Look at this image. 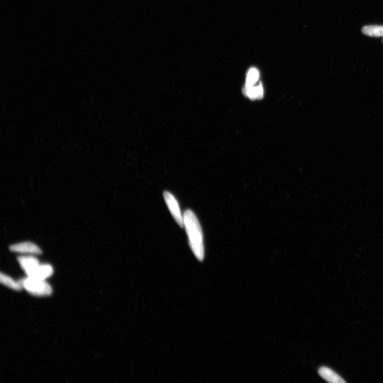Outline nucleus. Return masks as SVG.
<instances>
[{
  "label": "nucleus",
  "mask_w": 383,
  "mask_h": 383,
  "mask_svg": "<svg viewBox=\"0 0 383 383\" xmlns=\"http://www.w3.org/2000/svg\"><path fill=\"white\" fill-rule=\"evenodd\" d=\"M183 217L190 247L197 259L202 261L204 249L202 231L199 222L193 211L190 210H187L184 213Z\"/></svg>",
  "instance_id": "1"
},
{
  "label": "nucleus",
  "mask_w": 383,
  "mask_h": 383,
  "mask_svg": "<svg viewBox=\"0 0 383 383\" xmlns=\"http://www.w3.org/2000/svg\"><path fill=\"white\" fill-rule=\"evenodd\" d=\"M259 71L255 68H250L248 72L245 87H250L255 85L259 79Z\"/></svg>",
  "instance_id": "11"
},
{
  "label": "nucleus",
  "mask_w": 383,
  "mask_h": 383,
  "mask_svg": "<svg viewBox=\"0 0 383 383\" xmlns=\"http://www.w3.org/2000/svg\"><path fill=\"white\" fill-rule=\"evenodd\" d=\"M0 281H1V283L2 285L12 289L20 290L23 289L22 286L19 281H16L12 279L11 277L3 274L2 273H1V275H0Z\"/></svg>",
  "instance_id": "10"
},
{
  "label": "nucleus",
  "mask_w": 383,
  "mask_h": 383,
  "mask_svg": "<svg viewBox=\"0 0 383 383\" xmlns=\"http://www.w3.org/2000/svg\"><path fill=\"white\" fill-rule=\"evenodd\" d=\"M163 197L165 202H166L168 208L170 211L171 215L178 224L183 227L184 226V217L182 215L181 211L176 198L174 195L165 191L163 193Z\"/></svg>",
  "instance_id": "3"
},
{
  "label": "nucleus",
  "mask_w": 383,
  "mask_h": 383,
  "mask_svg": "<svg viewBox=\"0 0 383 383\" xmlns=\"http://www.w3.org/2000/svg\"><path fill=\"white\" fill-rule=\"evenodd\" d=\"M319 373L321 377L331 383H345L346 381L338 374L335 373L329 368L322 367L319 368Z\"/></svg>",
  "instance_id": "6"
},
{
  "label": "nucleus",
  "mask_w": 383,
  "mask_h": 383,
  "mask_svg": "<svg viewBox=\"0 0 383 383\" xmlns=\"http://www.w3.org/2000/svg\"><path fill=\"white\" fill-rule=\"evenodd\" d=\"M361 31L363 34L368 36L374 37H383V26H366L362 29Z\"/></svg>",
  "instance_id": "9"
},
{
  "label": "nucleus",
  "mask_w": 383,
  "mask_h": 383,
  "mask_svg": "<svg viewBox=\"0 0 383 383\" xmlns=\"http://www.w3.org/2000/svg\"><path fill=\"white\" fill-rule=\"evenodd\" d=\"M244 94L252 100H256L260 99L263 96V88L261 84L257 85H254L250 87H244L243 89Z\"/></svg>",
  "instance_id": "7"
},
{
  "label": "nucleus",
  "mask_w": 383,
  "mask_h": 383,
  "mask_svg": "<svg viewBox=\"0 0 383 383\" xmlns=\"http://www.w3.org/2000/svg\"><path fill=\"white\" fill-rule=\"evenodd\" d=\"M54 273V269L49 264H41L36 273L33 276V278L46 281Z\"/></svg>",
  "instance_id": "8"
},
{
  "label": "nucleus",
  "mask_w": 383,
  "mask_h": 383,
  "mask_svg": "<svg viewBox=\"0 0 383 383\" xmlns=\"http://www.w3.org/2000/svg\"><path fill=\"white\" fill-rule=\"evenodd\" d=\"M23 288L30 294L36 296H47L52 293V288L46 281L27 276L20 280Z\"/></svg>",
  "instance_id": "2"
},
{
  "label": "nucleus",
  "mask_w": 383,
  "mask_h": 383,
  "mask_svg": "<svg viewBox=\"0 0 383 383\" xmlns=\"http://www.w3.org/2000/svg\"><path fill=\"white\" fill-rule=\"evenodd\" d=\"M10 250L12 252L27 255L42 254V250L36 244L31 242H24L13 244Z\"/></svg>",
  "instance_id": "5"
},
{
  "label": "nucleus",
  "mask_w": 383,
  "mask_h": 383,
  "mask_svg": "<svg viewBox=\"0 0 383 383\" xmlns=\"http://www.w3.org/2000/svg\"><path fill=\"white\" fill-rule=\"evenodd\" d=\"M18 261L24 272L29 277L34 276L41 265L36 257L32 255L19 256Z\"/></svg>",
  "instance_id": "4"
},
{
  "label": "nucleus",
  "mask_w": 383,
  "mask_h": 383,
  "mask_svg": "<svg viewBox=\"0 0 383 383\" xmlns=\"http://www.w3.org/2000/svg\"></svg>",
  "instance_id": "12"
}]
</instances>
